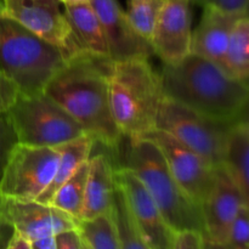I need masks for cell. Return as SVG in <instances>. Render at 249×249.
Returning a JSON list of instances; mask_svg holds the SVG:
<instances>
[{"label": "cell", "instance_id": "2e32d148", "mask_svg": "<svg viewBox=\"0 0 249 249\" xmlns=\"http://www.w3.org/2000/svg\"><path fill=\"white\" fill-rule=\"evenodd\" d=\"M247 14H232L212 6L203 7L201 21L191 36V53L220 66L233 26Z\"/></svg>", "mask_w": 249, "mask_h": 249}, {"label": "cell", "instance_id": "9c48e42d", "mask_svg": "<svg viewBox=\"0 0 249 249\" xmlns=\"http://www.w3.org/2000/svg\"><path fill=\"white\" fill-rule=\"evenodd\" d=\"M139 139L151 141L160 151L175 181L194 203L201 207L213 187L216 167L160 129H153Z\"/></svg>", "mask_w": 249, "mask_h": 249}, {"label": "cell", "instance_id": "484cf974", "mask_svg": "<svg viewBox=\"0 0 249 249\" xmlns=\"http://www.w3.org/2000/svg\"><path fill=\"white\" fill-rule=\"evenodd\" d=\"M224 245L229 249H249V204L243 206L233 219Z\"/></svg>", "mask_w": 249, "mask_h": 249}, {"label": "cell", "instance_id": "83f0119b", "mask_svg": "<svg viewBox=\"0 0 249 249\" xmlns=\"http://www.w3.org/2000/svg\"><path fill=\"white\" fill-rule=\"evenodd\" d=\"M16 143L17 138L11 124L6 117H0V177Z\"/></svg>", "mask_w": 249, "mask_h": 249}, {"label": "cell", "instance_id": "8992f818", "mask_svg": "<svg viewBox=\"0 0 249 249\" xmlns=\"http://www.w3.org/2000/svg\"><path fill=\"white\" fill-rule=\"evenodd\" d=\"M17 142L43 147H57L83 135L82 126L44 91L19 94L7 112Z\"/></svg>", "mask_w": 249, "mask_h": 249}, {"label": "cell", "instance_id": "1f68e13d", "mask_svg": "<svg viewBox=\"0 0 249 249\" xmlns=\"http://www.w3.org/2000/svg\"><path fill=\"white\" fill-rule=\"evenodd\" d=\"M14 233V228L0 215V249H6Z\"/></svg>", "mask_w": 249, "mask_h": 249}, {"label": "cell", "instance_id": "7c38bea8", "mask_svg": "<svg viewBox=\"0 0 249 249\" xmlns=\"http://www.w3.org/2000/svg\"><path fill=\"white\" fill-rule=\"evenodd\" d=\"M0 215L16 232L29 241L56 236L77 229L78 221L53 204L36 199H18L0 195Z\"/></svg>", "mask_w": 249, "mask_h": 249}, {"label": "cell", "instance_id": "44dd1931", "mask_svg": "<svg viewBox=\"0 0 249 249\" xmlns=\"http://www.w3.org/2000/svg\"><path fill=\"white\" fill-rule=\"evenodd\" d=\"M220 67L236 79L248 83L249 75V18L248 14L237 19L229 38Z\"/></svg>", "mask_w": 249, "mask_h": 249}, {"label": "cell", "instance_id": "8fae6325", "mask_svg": "<svg viewBox=\"0 0 249 249\" xmlns=\"http://www.w3.org/2000/svg\"><path fill=\"white\" fill-rule=\"evenodd\" d=\"M114 181L123 194L136 228L152 249H170L175 232L169 228L143 185L125 167L114 168Z\"/></svg>", "mask_w": 249, "mask_h": 249}, {"label": "cell", "instance_id": "7a4b0ae2", "mask_svg": "<svg viewBox=\"0 0 249 249\" xmlns=\"http://www.w3.org/2000/svg\"><path fill=\"white\" fill-rule=\"evenodd\" d=\"M165 99L207 118L225 123L247 119L248 83L236 79L216 63L189 53L160 73Z\"/></svg>", "mask_w": 249, "mask_h": 249}, {"label": "cell", "instance_id": "30bf717a", "mask_svg": "<svg viewBox=\"0 0 249 249\" xmlns=\"http://www.w3.org/2000/svg\"><path fill=\"white\" fill-rule=\"evenodd\" d=\"M2 11L70 56L82 53L58 0H1Z\"/></svg>", "mask_w": 249, "mask_h": 249}, {"label": "cell", "instance_id": "d590c367", "mask_svg": "<svg viewBox=\"0 0 249 249\" xmlns=\"http://www.w3.org/2000/svg\"><path fill=\"white\" fill-rule=\"evenodd\" d=\"M62 5L66 4H75V2H84V1H90V0H58Z\"/></svg>", "mask_w": 249, "mask_h": 249}, {"label": "cell", "instance_id": "e575fe53", "mask_svg": "<svg viewBox=\"0 0 249 249\" xmlns=\"http://www.w3.org/2000/svg\"><path fill=\"white\" fill-rule=\"evenodd\" d=\"M203 249H229L224 243L215 242L203 236Z\"/></svg>", "mask_w": 249, "mask_h": 249}, {"label": "cell", "instance_id": "603a6c76", "mask_svg": "<svg viewBox=\"0 0 249 249\" xmlns=\"http://www.w3.org/2000/svg\"><path fill=\"white\" fill-rule=\"evenodd\" d=\"M77 230L90 249H121L112 211L90 220L78 221Z\"/></svg>", "mask_w": 249, "mask_h": 249}, {"label": "cell", "instance_id": "52a82bcc", "mask_svg": "<svg viewBox=\"0 0 249 249\" xmlns=\"http://www.w3.org/2000/svg\"><path fill=\"white\" fill-rule=\"evenodd\" d=\"M233 124L207 118L164 97L157 114L156 129L172 135L211 165L219 167Z\"/></svg>", "mask_w": 249, "mask_h": 249}, {"label": "cell", "instance_id": "d4e9b609", "mask_svg": "<svg viewBox=\"0 0 249 249\" xmlns=\"http://www.w3.org/2000/svg\"><path fill=\"white\" fill-rule=\"evenodd\" d=\"M165 0H126L125 15L141 36L150 41Z\"/></svg>", "mask_w": 249, "mask_h": 249}, {"label": "cell", "instance_id": "f546056e", "mask_svg": "<svg viewBox=\"0 0 249 249\" xmlns=\"http://www.w3.org/2000/svg\"><path fill=\"white\" fill-rule=\"evenodd\" d=\"M203 236L197 231L175 232L170 249H203Z\"/></svg>", "mask_w": 249, "mask_h": 249}, {"label": "cell", "instance_id": "7402d4cb", "mask_svg": "<svg viewBox=\"0 0 249 249\" xmlns=\"http://www.w3.org/2000/svg\"><path fill=\"white\" fill-rule=\"evenodd\" d=\"M89 160L83 163L72 177L55 192L51 203L60 211L65 212L77 221L80 220L84 204L85 186H87Z\"/></svg>", "mask_w": 249, "mask_h": 249}, {"label": "cell", "instance_id": "d6986e66", "mask_svg": "<svg viewBox=\"0 0 249 249\" xmlns=\"http://www.w3.org/2000/svg\"><path fill=\"white\" fill-rule=\"evenodd\" d=\"M221 167L242 194L249 198V124L247 119L231 126L226 139Z\"/></svg>", "mask_w": 249, "mask_h": 249}, {"label": "cell", "instance_id": "e0dca14e", "mask_svg": "<svg viewBox=\"0 0 249 249\" xmlns=\"http://www.w3.org/2000/svg\"><path fill=\"white\" fill-rule=\"evenodd\" d=\"M114 191V167L111 158L105 153L90 156L80 220H90L109 213L113 207Z\"/></svg>", "mask_w": 249, "mask_h": 249}, {"label": "cell", "instance_id": "ffe728a7", "mask_svg": "<svg viewBox=\"0 0 249 249\" xmlns=\"http://www.w3.org/2000/svg\"><path fill=\"white\" fill-rule=\"evenodd\" d=\"M95 143H96V141L91 136L88 135V134H83L74 140L57 146L60 158H58L55 174H53V178L49 186L36 198V201L44 204H50L55 192L72 177L73 173L83 163L89 160L90 153H91Z\"/></svg>", "mask_w": 249, "mask_h": 249}, {"label": "cell", "instance_id": "9a60e30c", "mask_svg": "<svg viewBox=\"0 0 249 249\" xmlns=\"http://www.w3.org/2000/svg\"><path fill=\"white\" fill-rule=\"evenodd\" d=\"M249 198L242 194L221 165L215 168V179L208 196L201 204L204 236L215 242L225 243L233 219Z\"/></svg>", "mask_w": 249, "mask_h": 249}, {"label": "cell", "instance_id": "4dcf8cb0", "mask_svg": "<svg viewBox=\"0 0 249 249\" xmlns=\"http://www.w3.org/2000/svg\"><path fill=\"white\" fill-rule=\"evenodd\" d=\"M56 249H83L82 238L77 229L63 231L55 236Z\"/></svg>", "mask_w": 249, "mask_h": 249}, {"label": "cell", "instance_id": "5bb4252c", "mask_svg": "<svg viewBox=\"0 0 249 249\" xmlns=\"http://www.w3.org/2000/svg\"><path fill=\"white\" fill-rule=\"evenodd\" d=\"M190 0H165L152 36L153 53L163 65H173L191 53V11Z\"/></svg>", "mask_w": 249, "mask_h": 249}, {"label": "cell", "instance_id": "277c9868", "mask_svg": "<svg viewBox=\"0 0 249 249\" xmlns=\"http://www.w3.org/2000/svg\"><path fill=\"white\" fill-rule=\"evenodd\" d=\"M123 139L124 145L121 142L116 150L123 156L121 165L138 177L169 228L174 232L197 231L204 235L201 207L175 181L160 151L145 139Z\"/></svg>", "mask_w": 249, "mask_h": 249}, {"label": "cell", "instance_id": "3957f363", "mask_svg": "<svg viewBox=\"0 0 249 249\" xmlns=\"http://www.w3.org/2000/svg\"><path fill=\"white\" fill-rule=\"evenodd\" d=\"M164 99L160 73L150 60L112 61L108 72V100L112 118L125 138L139 139L156 129Z\"/></svg>", "mask_w": 249, "mask_h": 249}, {"label": "cell", "instance_id": "8d00e7d4", "mask_svg": "<svg viewBox=\"0 0 249 249\" xmlns=\"http://www.w3.org/2000/svg\"><path fill=\"white\" fill-rule=\"evenodd\" d=\"M82 243H83V249H90L89 247H88V246H87V245H85V243H84V242H83V240H82Z\"/></svg>", "mask_w": 249, "mask_h": 249}, {"label": "cell", "instance_id": "836d02e7", "mask_svg": "<svg viewBox=\"0 0 249 249\" xmlns=\"http://www.w3.org/2000/svg\"><path fill=\"white\" fill-rule=\"evenodd\" d=\"M32 249H56L55 236L39 238V240L31 241Z\"/></svg>", "mask_w": 249, "mask_h": 249}, {"label": "cell", "instance_id": "4316f807", "mask_svg": "<svg viewBox=\"0 0 249 249\" xmlns=\"http://www.w3.org/2000/svg\"><path fill=\"white\" fill-rule=\"evenodd\" d=\"M21 90L14 79L0 71V117H5L18 99Z\"/></svg>", "mask_w": 249, "mask_h": 249}, {"label": "cell", "instance_id": "cb8c5ba5", "mask_svg": "<svg viewBox=\"0 0 249 249\" xmlns=\"http://www.w3.org/2000/svg\"><path fill=\"white\" fill-rule=\"evenodd\" d=\"M112 213H113L114 223H116L117 231H118L121 249H152L136 228L123 194L117 187V185L116 191H114Z\"/></svg>", "mask_w": 249, "mask_h": 249}, {"label": "cell", "instance_id": "6da1fadb", "mask_svg": "<svg viewBox=\"0 0 249 249\" xmlns=\"http://www.w3.org/2000/svg\"><path fill=\"white\" fill-rule=\"evenodd\" d=\"M108 57L78 53L71 56L44 88L85 134L96 142L116 151L123 135L117 128L108 100Z\"/></svg>", "mask_w": 249, "mask_h": 249}, {"label": "cell", "instance_id": "ac0fdd59", "mask_svg": "<svg viewBox=\"0 0 249 249\" xmlns=\"http://www.w3.org/2000/svg\"><path fill=\"white\" fill-rule=\"evenodd\" d=\"M63 7L66 18L82 51L108 57L104 29L91 4L89 1L75 2L66 4Z\"/></svg>", "mask_w": 249, "mask_h": 249}, {"label": "cell", "instance_id": "f1b7e54d", "mask_svg": "<svg viewBox=\"0 0 249 249\" xmlns=\"http://www.w3.org/2000/svg\"><path fill=\"white\" fill-rule=\"evenodd\" d=\"M202 7L212 6L232 14H248L249 0H190Z\"/></svg>", "mask_w": 249, "mask_h": 249}, {"label": "cell", "instance_id": "d6a6232c", "mask_svg": "<svg viewBox=\"0 0 249 249\" xmlns=\"http://www.w3.org/2000/svg\"><path fill=\"white\" fill-rule=\"evenodd\" d=\"M6 249H32V242L27 237L15 231Z\"/></svg>", "mask_w": 249, "mask_h": 249}, {"label": "cell", "instance_id": "4fadbf2b", "mask_svg": "<svg viewBox=\"0 0 249 249\" xmlns=\"http://www.w3.org/2000/svg\"><path fill=\"white\" fill-rule=\"evenodd\" d=\"M106 39L108 57L112 61L150 60L153 53L151 43L135 31L118 0H90Z\"/></svg>", "mask_w": 249, "mask_h": 249}, {"label": "cell", "instance_id": "5b68a950", "mask_svg": "<svg viewBox=\"0 0 249 249\" xmlns=\"http://www.w3.org/2000/svg\"><path fill=\"white\" fill-rule=\"evenodd\" d=\"M70 57L7 16L0 0V71L16 82L22 94L44 91Z\"/></svg>", "mask_w": 249, "mask_h": 249}, {"label": "cell", "instance_id": "ba28073f", "mask_svg": "<svg viewBox=\"0 0 249 249\" xmlns=\"http://www.w3.org/2000/svg\"><path fill=\"white\" fill-rule=\"evenodd\" d=\"M60 152L17 142L0 177V195L18 199H36L53 180Z\"/></svg>", "mask_w": 249, "mask_h": 249}]
</instances>
